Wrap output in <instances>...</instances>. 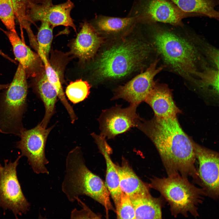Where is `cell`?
Masks as SVG:
<instances>
[{"label":"cell","mask_w":219,"mask_h":219,"mask_svg":"<svg viewBox=\"0 0 219 219\" xmlns=\"http://www.w3.org/2000/svg\"><path fill=\"white\" fill-rule=\"evenodd\" d=\"M136 127L153 142L169 176L179 175L196 179V157L192 141L181 128L176 116H154L146 120L141 118Z\"/></svg>","instance_id":"6da1fadb"},{"label":"cell","mask_w":219,"mask_h":219,"mask_svg":"<svg viewBox=\"0 0 219 219\" xmlns=\"http://www.w3.org/2000/svg\"><path fill=\"white\" fill-rule=\"evenodd\" d=\"M183 26L155 24L151 26L154 46L164 61L180 75L198 77L201 60L195 42L200 38Z\"/></svg>","instance_id":"7a4b0ae2"},{"label":"cell","mask_w":219,"mask_h":219,"mask_svg":"<svg viewBox=\"0 0 219 219\" xmlns=\"http://www.w3.org/2000/svg\"><path fill=\"white\" fill-rule=\"evenodd\" d=\"M150 52L148 44L138 40H126L104 50L93 68L99 79H119L139 68Z\"/></svg>","instance_id":"3957f363"},{"label":"cell","mask_w":219,"mask_h":219,"mask_svg":"<svg viewBox=\"0 0 219 219\" xmlns=\"http://www.w3.org/2000/svg\"><path fill=\"white\" fill-rule=\"evenodd\" d=\"M149 187L158 191L167 202L172 215L187 217L190 214L199 216L198 207L206 193L201 188L190 183L187 178L178 175L167 177H155L151 179Z\"/></svg>","instance_id":"277c9868"},{"label":"cell","mask_w":219,"mask_h":219,"mask_svg":"<svg viewBox=\"0 0 219 219\" xmlns=\"http://www.w3.org/2000/svg\"><path fill=\"white\" fill-rule=\"evenodd\" d=\"M22 156H19L13 162L5 160L0 164V207L4 211H12L16 218L26 214L30 206L22 191L19 181L17 167Z\"/></svg>","instance_id":"5b68a950"},{"label":"cell","mask_w":219,"mask_h":219,"mask_svg":"<svg viewBox=\"0 0 219 219\" xmlns=\"http://www.w3.org/2000/svg\"><path fill=\"white\" fill-rule=\"evenodd\" d=\"M54 127L45 128L40 123L33 128L24 129L19 137L20 140L16 144V148L21 151L20 155L27 158L36 174H49L46 166L49 162L46 157L45 148L48 136Z\"/></svg>","instance_id":"8992f818"},{"label":"cell","mask_w":219,"mask_h":219,"mask_svg":"<svg viewBox=\"0 0 219 219\" xmlns=\"http://www.w3.org/2000/svg\"><path fill=\"white\" fill-rule=\"evenodd\" d=\"M192 142L199 164L198 176L194 181L203 189L206 196L217 200L219 197L218 154Z\"/></svg>","instance_id":"52a82bcc"},{"label":"cell","mask_w":219,"mask_h":219,"mask_svg":"<svg viewBox=\"0 0 219 219\" xmlns=\"http://www.w3.org/2000/svg\"><path fill=\"white\" fill-rule=\"evenodd\" d=\"M138 106L130 104L123 108L118 105L103 110L98 119L100 134L106 139H113L136 127L140 118L136 112Z\"/></svg>","instance_id":"ba28073f"},{"label":"cell","mask_w":219,"mask_h":219,"mask_svg":"<svg viewBox=\"0 0 219 219\" xmlns=\"http://www.w3.org/2000/svg\"><path fill=\"white\" fill-rule=\"evenodd\" d=\"M158 60L152 63L144 72L136 76L124 85L115 90L113 100L123 99L130 104L138 106L144 101L155 84L154 79L155 75L164 68L157 67Z\"/></svg>","instance_id":"9c48e42d"},{"label":"cell","mask_w":219,"mask_h":219,"mask_svg":"<svg viewBox=\"0 0 219 219\" xmlns=\"http://www.w3.org/2000/svg\"><path fill=\"white\" fill-rule=\"evenodd\" d=\"M144 16L148 23L160 22L183 26L182 20L189 17L204 16L196 13L183 11L170 0H147L142 7Z\"/></svg>","instance_id":"30bf717a"},{"label":"cell","mask_w":219,"mask_h":219,"mask_svg":"<svg viewBox=\"0 0 219 219\" xmlns=\"http://www.w3.org/2000/svg\"><path fill=\"white\" fill-rule=\"evenodd\" d=\"M41 4L33 5L31 15L35 20L48 23L53 28L58 26L71 27L76 31V26L70 16L73 3L70 0L53 5L52 0H43Z\"/></svg>","instance_id":"8fae6325"},{"label":"cell","mask_w":219,"mask_h":219,"mask_svg":"<svg viewBox=\"0 0 219 219\" xmlns=\"http://www.w3.org/2000/svg\"><path fill=\"white\" fill-rule=\"evenodd\" d=\"M5 33L12 46L15 57L24 70L26 77L40 75L43 71L44 66L39 54L26 46L16 32L9 31Z\"/></svg>","instance_id":"7c38bea8"},{"label":"cell","mask_w":219,"mask_h":219,"mask_svg":"<svg viewBox=\"0 0 219 219\" xmlns=\"http://www.w3.org/2000/svg\"><path fill=\"white\" fill-rule=\"evenodd\" d=\"M81 29L71 44V51L83 61L92 58L102 43V39L95 28L85 21Z\"/></svg>","instance_id":"4fadbf2b"},{"label":"cell","mask_w":219,"mask_h":219,"mask_svg":"<svg viewBox=\"0 0 219 219\" xmlns=\"http://www.w3.org/2000/svg\"><path fill=\"white\" fill-rule=\"evenodd\" d=\"M144 102L151 108L157 117H175L181 112L173 100L170 89L165 84H155Z\"/></svg>","instance_id":"5bb4252c"},{"label":"cell","mask_w":219,"mask_h":219,"mask_svg":"<svg viewBox=\"0 0 219 219\" xmlns=\"http://www.w3.org/2000/svg\"><path fill=\"white\" fill-rule=\"evenodd\" d=\"M100 152L103 155L106 165L105 185L114 203L116 208L119 205L122 192L120 188L118 174L110 155L111 148L107 144L106 138L100 134L95 133L91 134Z\"/></svg>","instance_id":"9a60e30c"},{"label":"cell","mask_w":219,"mask_h":219,"mask_svg":"<svg viewBox=\"0 0 219 219\" xmlns=\"http://www.w3.org/2000/svg\"><path fill=\"white\" fill-rule=\"evenodd\" d=\"M122 192L130 199L150 193L148 184L143 182L124 159L120 165L115 164Z\"/></svg>","instance_id":"2e32d148"},{"label":"cell","mask_w":219,"mask_h":219,"mask_svg":"<svg viewBox=\"0 0 219 219\" xmlns=\"http://www.w3.org/2000/svg\"><path fill=\"white\" fill-rule=\"evenodd\" d=\"M37 88L38 95L45 108L44 115L40 123L43 127L47 128L51 118L55 113V104L58 95L56 89L48 80L44 70L40 75Z\"/></svg>","instance_id":"e0dca14e"},{"label":"cell","mask_w":219,"mask_h":219,"mask_svg":"<svg viewBox=\"0 0 219 219\" xmlns=\"http://www.w3.org/2000/svg\"><path fill=\"white\" fill-rule=\"evenodd\" d=\"M134 207L135 219H162L164 205L161 197L155 198L150 193L130 199Z\"/></svg>","instance_id":"ac0fdd59"},{"label":"cell","mask_w":219,"mask_h":219,"mask_svg":"<svg viewBox=\"0 0 219 219\" xmlns=\"http://www.w3.org/2000/svg\"><path fill=\"white\" fill-rule=\"evenodd\" d=\"M183 11L201 14L219 20V12L216 7L219 0H170Z\"/></svg>","instance_id":"d6986e66"},{"label":"cell","mask_w":219,"mask_h":219,"mask_svg":"<svg viewBox=\"0 0 219 219\" xmlns=\"http://www.w3.org/2000/svg\"><path fill=\"white\" fill-rule=\"evenodd\" d=\"M38 52L44 64V70L47 78L56 89L58 97L68 112L71 122L73 123L77 120V117L72 107L66 98L58 74L49 62L47 58L43 51L39 50Z\"/></svg>","instance_id":"ffe728a7"},{"label":"cell","mask_w":219,"mask_h":219,"mask_svg":"<svg viewBox=\"0 0 219 219\" xmlns=\"http://www.w3.org/2000/svg\"><path fill=\"white\" fill-rule=\"evenodd\" d=\"M135 20L134 17L120 18L102 16L97 19L93 26L97 31L107 34H115L126 30Z\"/></svg>","instance_id":"44dd1931"},{"label":"cell","mask_w":219,"mask_h":219,"mask_svg":"<svg viewBox=\"0 0 219 219\" xmlns=\"http://www.w3.org/2000/svg\"><path fill=\"white\" fill-rule=\"evenodd\" d=\"M90 89V85L87 82L79 79L70 82L66 87L65 93L71 102L76 104L88 97Z\"/></svg>","instance_id":"7402d4cb"},{"label":"cell","mask_w":219,"mask_h":219,"mask_svg":"<svg viewBox=\"0 0 219 219\" xmlns=\"http://www.w3.org/2000/svg\"><path fill=\"white\" fill-rule=\"evenodd\" d=\"M41 22L37 36L38 50L42 51L48 59L53 38L54 28L46 22Z\"/></svg>","instance_id":"603a6c76"},{"label":"cell","mask_w":219,"mask_h":219,"mask_svg":"<svg viewBox=\"0 0 219 219\" xmlns=\"http://www.w3.org/2000/svg\"><path fill=\"white\" fill-rule=\"evenodd\" d=\"M13 0H0V19L10 31L16 32Z\"/></svg>","instance_id":"cb8c5ba5"},{"label":"cell","mask_w":219,"mask_h":219,"mask_svg":"<svg viewBox=\"0 0 219 219\" xmlns=\"http://www.w3.org/2000/svg\"><path fill=\"white\" fill-rule=\"evenodd\" d=\"M199 83L204 88H210L216 94L219 92L218 70L206 68L200 71L198 77Z\"/></svg>","instance_id":"d4e9b609"},{"label":"cell","mask_w":219,"mask_h":219,"mask_svg":"<svg viewBox=\"0 0 219 219\" xmlns=\"http://www.w3.org/2000/svg\"><path fill=\"white\" fill-rule=\"evenodd\" d=\"M115 210L117 219H135V210L131 200L122 192L120 204Z\"/></svg>","instance_id":"484cf974"},{"label":"cell","mask_w":219,"mask_h":219,"mask_svg":"<svg viewBox=\"0 0 219 219\" xmlns=\"http://www.w3.org/2000/svg\"><path fill=\"white\" fill-rule=\"evenodd\" d=\"M79 204L82 207L80 210H78L75 208L71 211V218L72 219H97L100 218L99 215L97 214L92 211L89 208L82 202L79 198L78 197L76 200Z\"/></svg>","instance_id":"4316f807"},{"label":"cell","mask_w":219,"mask_h":219,"mask_svg":"<svg viewBox=\"0 0 219 219\" xmlns=\"http://www.w3.org/2000/svg\"><path fill=\"white\" fill-rule=\"evenodd\" d=\"M0 55H1L2 57H4L6 58L7 59L9 60L10 61H11V62H13V63H16L15 61L13 59H12L11 58H10L9 57L8 55L5 54V53H4L0 49Z\"/></svg>","instance_id":"83f0119b"},{"label":"cell","mask_w":219,"mask_h":219,"mask_svg":"<svg viewBox=\"0 0 219 219\" xmlns=\"http://www.w3.org/2000/svg\"><path fill=\"white\" fill-rule=\"evenodd\" d=\"M9 86V84H0V90L7 88Z\"/></svg>","instance_id":"f1b7e54d"}]
</instances>
